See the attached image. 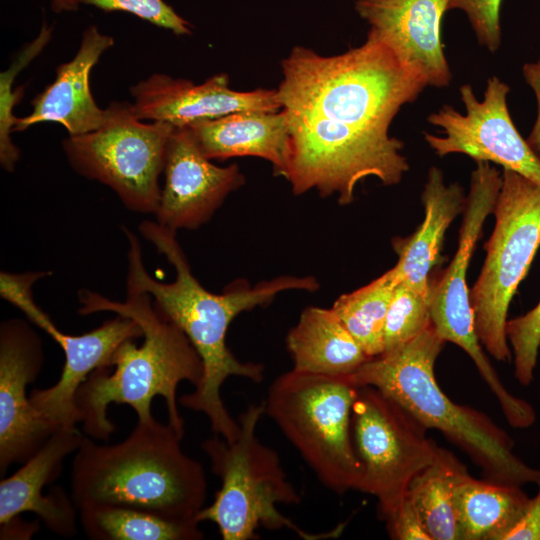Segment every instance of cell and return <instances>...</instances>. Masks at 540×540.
Here are the masks:
<instances>
[{"instance_id": "7a4b0ae2", "label": "cell", "mask_w": 540, "mask_h": 540, "mask_svg": "<svg viewBox=\"0 0 540 540\" xmlns=\"http://www.w3.org/2000/svg\"><path fill=\"white\" fill-rule=\"evenodd\" d=\"M122 229L129 243L126 286L148 293L156 310L184 332L203 363L200 382L193 392L180 397V404L205 414L214 434L234 441L240 425L225 407L221 387L231 376L260 383L264 367L260 363L241 362L232 354L226 345L231 322L244 311L269 304L284 291H316L318 281L312 276H280L251 286L238 279L220 294L209 292L194 277L176 232L156 221L145 220L139 225L142 237L166 257L176 273L173 282H160L144 267L138 237L128 228Z\"/></svg>"}, {"instance_id": "9c48e42d", "label": "cell", "mask_w": 540, "mask_h": 540, "mask_svg": "<svg viewBox=\"0 0 540 540\" xmlns=\"http://www.w3.org/2000/svg\"><path fill=\"white\" fill-rule=\"evenodd\" d=\"M174 126L143 123L128 102H112L106 119L96 130L70 136L63 149L80 175L110 187L131 211L158 209L168 138Z\"/></svg>"}, {"instance_id": "603a6c76", "label": "cell", "mask_w": 540, "mask_h": 540, "mask_svg": "<svg viewBox=\"0 0 540 540\" xmlns=\"http://www.w3.org/2000/svg\"><path fill=\"white\" fill-rule=\"evenodd\" d=\"M529 500L521 486L480 480L466 471L454 491L458 540H503Z\"/></svg>"}, {"instance_id": "3957f363", "label": "cell", "mask_w": 540, "mask_h": 540, "mask_svg": "<svg viewBox=\"0 0 540 540\" xmlns=\"http://www.w3.org/2000/svg\"><path fill=\"white\" fill-rule=\"evenodd\" d=\"M81 315L113 312L134 319L142 328L143 342L124 341L115 351L112 367L98 368L80 386L75 404L84 434L109 440L115 425L108 418L111 403L132 407L138 420L153 418L151 403L155 396L165 400L168 423L184 435V421L177 406L176 391L182 381L196 386L203 375V363L184 332L163 317L152 297L126 286L125 301H114L88 289L78 292Z\"/></svg>"}, {"instance_id": "9a60e30c", "label": "cell", "mask_w": 540, "mask_h": 540, "mask_svg": "<svg viewBox=\"0 0 540 540\" xmlns=\"http://www.w3.org/2000/svg\"><path fill=\"white\" fill-rule=\"evenodd\" d=\"M26 317L53 338L65 355L58 381L51 387L33 390L30 402L57 429L76 427L80 422L75 404L78 389L96 369L111 368L117 348L126 340L143 336L142 328L134 319L116 314L88 333L65 334L37 304Z\"/></svg>"}, {"instance_id": "cb8c5ba5", "label": "cell", "mask_w": 540, "mask_h": 540, "mask_svg": "<svg viewBox=\"0 0 540 540\" xmlns=\"http://www.w3.org/2000/svg\"><path fill=\"white\" fill-rule=\"evenodd\" d=\"M466 471L451 451L438 447L434 461L411 480L406 495L418 509L431 540H458L454 491Z\"/></svg>"}, {"instance_id": "f1b7e54d", "label": "cell", "mask_w": 540, "mask_h": 540, "mask_svg": "<svg viewBox=\"0 0 540 540\" xmlns=\"http://www.w3.org/2000/svg\"><path fill=\"white\" fill-rule=\"evenodd\" d=\"M506 335L513 354L515 378L528 386L534 377L540 348V300L526 314L507 320Z\"/></svg>"}, {"instance_id": "4dcf8cb0", "label": "cell", "mask_w": 540, "mask_h": 540, "mask_svg": "<svg viewBox=\"0 0 540 540\" xmlns=\"http://www.w3.org/2000/svg\"><path fill=\"white\" fill-rule=\"evenodd\" d=\"M501 2L502 0H449L448 10L464 11L479 44L493 53L501 44Z\"/></svg>"}, {"instance_id": "ac0fdd59", "label": "cell", "mask_w": 540, "mask_h": 540, "mask_svg": "<svg viewBox=\"0 0 540 540\" xmlns=\"http://www.w3.org/2000/svg\"><path fill=\"white\" fill-rule=\"evenodd\" d=\"M84 434L76 427L61 428L11 476L0 482V524L31 512L54 534L70 538L77 532L76 506L60 486L46 495L43 487L61 473L65 458L75 453Z\"/></svg>"}, {"instance_id": "f546056e", "label": "cell", "mask_w": 540, "mask_h": 540, "mask_svg": "<svg viewBox=\"0 0 540 540\" xmlns=\"http://www.w3.org/2000/svg\"><path fill=\"white\" fill-rule=\"evenodd\" d=\"M96 6L106 12L125 11L154 25L171 30L176 35L191 34L189 22L179 16L163 0H75Z\"/></svg>"}, {"instance_id": "30bf717a", "label": "cell", "mask_w": 540, "mask_h": 540, "mask_svg": "<svg viewBox=\"0 0 540 540\" xmlns=\"http://www.w3.org/2000/svg\"><path fill=\"white\" fill-rule=\"evenodd\" d=\"M352 427L362 465L358 491L377 499L386 521L405 499L414 476L434 461L439 446L416 418L370 385L357 386Z\"/></svg>"}, {"instance_id": "7c38bea8", "label": "cell", "mask_w": 540, "mask_h": 540, "mask_svg": "<svg viewBox=\"0 0 540 540\" xmlns=\"http://www.w3.org/2000/svg\"><path fill=\"white\" fill-rule=\"evenodd\" d=\"M510 87L498 77L487 80L479 101L470 84L460 87L466 114L443 105L427 120L443 136L424 132V139L439 157L459 153L476 162L495 163L540 185V158L515 127L507 106Z\"/></svg>"}, {"instance_id": "44dd1931", "label": "cell", "mask_w": 540, "mask_h": 540, "mask_svg": "<svg viewBox=\"0 0 540 540\" xmlns=\"http://www.w3.org/2000/svg\"><path fill=\"white\" fill-rule=\"evenodd\" d=\"M421 201L424 220L419 228L407 237L392 239V247L398 256L392 269L399 283L429 293L430 272L439 261L447 229L464 210L466 196L458 183L446 185L442 171L431 167Z\"/></svg>"}, {"instance_id": "d590c367", "label": "cell", "mask_w": 540, "mask_h": 540, "mask_svg": "<svg viewBox=\"0 0 540 540\" xmlns=\"http://www.w3.org/2000/svg\"><path fill=\"white\" fill-rule=\"evenodd\" d=\"M51 3L55 12L74 11L78 8L75 0H51Z\"/></svg>"}, {"instance_id": "e575fe53", "label": "cell", "mask_w": 540, "mask_h": 540, "mask_svg": "<svg viewBox=\"0 0 540 540\" xmlns=\"http://www.w3.org/2000/svg\"><path fill=\"white\" fill-rule=\"evenodd\" d=\"M20 516L0 524V539H30L39 528V522H25Z\"/></svg>"}, {"instance_id": "ba28073f", "label": "cell", "mask_w": 540, "mask_h": 540, "mask_svg": "<svg viewBox=\"0 0 540 540\" xmlns=\"http://www.w3.org/2000/svg\"><path fill=\"white\" fill-rule=\"evenodd\" d=\"M481 272L469 290L477 337L497 361H508L509 305L540 246V185L503 169Z\"/></svg>"}, {"instance_id": "1f68e13d", "label": "cell", "mask_w": 540, "mask_h": 540, "mask_svg": "<svg viewBox=\"0 0 540 540\" xmlns=\"http://www.w3.org/2000/svg\"><path fill=\"white\" fill-rule=\"evenodd\" d=\"M385 522L392 539L431 540L418 509L407 495Z\"/></svg>"}, {"instance_id": "2e32d148", "label": "cell", "mask_w": 540, "mask_h": 540, "mask_svg": "<svg viewBox=\"0 0 540 540\" xmlns=\"http://www.w3.org/2000/svg\"><path fill=\"white\" fill-rule=\"evenodd\" d=\"M130 93L139 119L165 122L175 127L236 112L281 110L276 90L235 91L229 87L226 74L214 75L202 84L153 74L132 86Z\"/></svg>"}, {"instance_id": "4fadbf2b", "label": "cell", "mask_w": 540, "mask_h": 540, "mask_svg": "<svg viewBox=\"0 0 540 540\" xmlns=\"http://www.w3.org/2000/svg\"><path fill=\"white\" fill-rule=\"evenodd\" d=\"M44 363L41 339L21 318L0 325V475L30 459L56 432L32 406L26 387Z\"/></svg>"}, {"instance_id": "ffe728a7", "label": "cell", "mask_w": 540, "mask_h": 540, "mask_svg": "<svg viewBox=\"0 0 540 540\" xmlns=\"http://www.w3.org/2000/svg\"><path fill=\"white\" fill-rule=\"evenodd\" d=\"M210 160L254 156L269 161L275 175H288L289 128L283 110L236 112L187 126Z\"/></svg>"}, {"instance_id": "52a82bcc", "label": "cell", "mask_w": 540, "mask_h": 540, "mask_svg": "<svg viewBox=\"0 0 540 540\" xmlns=\"http://www.w3.org/2000/svg\"><path fill=\"white\" fill-rule=\"evenodd\" d=\"M357 386L348 376L290 370L270 385L267 414L318 480L342 495L359 487L362 465L351 438Z\"/></svg>"}, {"instance_id": "8fae6325", "label": "cell", "mask_w": 540, "mask_h": 540, "mask_svg": "<svg viewBox=\"0 0 540 540\" xmlns=\"http://www.w3.org/2000/svg\"><path fill=\"white\" fill-rule=\"evenodd\" d=\"M502 175L490 162L478 161L470 177L457 251L442 276L431 283V319L438 335L459 346L474 362L480 376L496 397L504 417L516 420L526 411L527 401L513 395L483 350L474 325L466 274L486 218L493 212Z\"/></svg>"}, {"instance_id": "83f0119b", "label": "cell", "mask_w": 540, "mask_h": 540, "mask_svg": "<svg viewBox=\"0 0 540 540\" xmlns=\"http://www.w3.org/2000/svg\"><path fill=\"white\" fill-rule=\"evenodd\" d=\"M51 29L43 26L39 36L21 53L11 67L1 73V104H0V162L8 172L14 170L19 159L20 151L13 144L10 134L13 131L17 117L12 114L14 104L20 100L23 89L12 91L11 86L15 75L26 66L44 47L50 38Z\"/></svg>"}, {"instance_id": "836d02e7", "label": "cell", "mask_w": 540, "mask_h": 540, "mask_svg": "<svg viewBox=\"0 0 540 540\" xmlns=\"http://www.w3.org/2000/svg\"><path fill=\"white\" fill-rule=\"evenodd\" d=\"M522 72L537 101V118L526 141L533 152L540 158V59L536 62L524 64Z\"/></svg>"}, {"instance_id": "8992f818", "label": "cell", "mask_w": 540, "mask_h": 540, "mask_svg": "<svg viewBox=\"0 0 540 540\" xmlns=\"http://www.w3.org/2000/svg\"><path fill=\"white\" fill-rule=\"evenodd\" d=\"M263 415L264 401L251 404L239 416L240 430L234 441L228 442L215 434L202 442V450L221 486L214 501L198 512L197 520L215 523L223 540L257 539L259 526L269 530L288 529L303 540L338 536L344 525L314 534L278 510V504H299L301 496L288 480L278 453L256 435Z\"/></svg>"}, {"instance_id": "d4e9b609", "label": "cell", "mask_w": 540, "mask_h": 540, "mask_svg": "<svg viewBox=\"0 0 540 540\" xmlns=\"http://www.w3.org/2000/svg\"><path fill=\"white\" fill-rule=\"evenodd\" d=\"M80 525L92 540H201L199 522L174 521L146 511L113 505L79 510Z\"/></svg>"}, {"instance_id": "6da1fadb", "label": "cell", "mask_w": 540, "mask_h": 540, "mask_svg": "<svg viewBox=\"0 0 540 540\" xmlns=\"http://www.w3.org/2000/svg\"><path fill=\"white\" fill-rule=\"evenodd\" d=\"M282 74L276 91L288 122L286 180L295 195L315 189L348 205L367 177L384 185L402 180L409 163L389 127L428 84L386 44L368 32L363 44L334 56L296 46Z\"/></svg>"}, {"instance_id": "277c9868", "label": "cell", "mask_w": 540, "mask_h": 540, "mask_svg": "<svg viewBox=\"0 0 540 540\" xmlns=\"http://www.w3.org/2000/svg\"><path fill=\"white\" fill-rule=\"evenodd\" d=\"M182 438L171 424L154 417L138 420L116 444H98L84 436L72 461L76 508L113 505L174 521H198L207 480L201 463L183 451Z\"/></svg>"}, {"instance_id": "5b68a950", "label": "cell", "mask_w": 540, "mask_h": 540, "mask_svg": "<svg viewBox=\"0 0 540 540\" xmlns=\"http://www.w3.org/2000/svg\"><path fill=\"white\" fill-rule=\"evenodd\" d=\"M445 344L433 325L391 352L369 358L349 378L397 402L427 429H436L464 451L487 480L523 486L540 482L513 451L514 441L488 415L452 401L438 385L434 367Z\"/></svg>"}, {"instance_id": "5bb4252c", "label": "cell", "mask_w": 540, "mask_h": 540, "mask_svg": "<svg viewBox=\"0 0 540 540\" xmlns=\"http://www.w3.org/2000/svg\"><path fill=\"white\" fill-rule=\"evenodd\" d=\"M164 187L156 222L170 230H194L210 220L245 178L236 164L220 167L200 150L187 126L173 128L167 142Z\"/></svg>"}, {"instance_id": "d6a6232c", "label": "cell", "mask_w": 540, "mask_h": 540, "mask_svg": "<svg viewBox=\"0 0 540 540\" xmlns=\"http://www.w3.org/2000/svg\"><path fill=\"white\" fill-rule=\"evenodd\" d=\"M537 485V494L530 498L523 516L503 540H540V482Z\"/></svg>"}, {"instance_id": "e0dca14e", "label": "cell", "mask_w": 540, "mask_h": 540, "mask_svg": "<svg viewBox=\"0 0 540 540\" xmlns=\"http://www.w3.org/2000/svg\"><path fill=\"white\" fill-rule=\"evenodd\" d=\"M449 0H356L355 9L369 32L386 44L428 86L450 84L452 73L443 51L441 22Z\"/></svg>"}, {"instance_id": "484cf974", "label": "cell", "mask_w": 540, "mask_h": 540, "mask_svg": "<svg viewBox=\"0 0 540 540\" xmlns=\"http://www.w3.org/2000/svg\"><path fill=\"white\" fill-rule=\"evenodd\" d=\"M397 283L391 268L369 284L342 294L331 308L370 358L384 351L385 321Z\"/></svg>"}, {"instance_id": "4316f807", "label": "cell", "mask_w": 540, "mask_h": 540, "mask_svg": "<svg viewBox=\"0 0 540 540\" xmlns=\"http://www.w3.org/2000/svg\"><path fill=\"white\" fill-rule=\"evenodd\" d=\"M431 325V291L421 293L398 282L387 311L383 353L406 345Z\"/></svg>"}, {"instance_id": "7402d4cb", "label": "cell", "mask_w": 540, "mask_h": 540, "mask_svg": "<svg viewBox=\"0 0 540 540\" xmlns=\"http://www.w3.org/2000/svg\"><path fill=\"white\" fill-rule=\"evenodd\" d=\"M286 346L300 372L348 376L370 358L331 308H305Z\"/></svg>"}, {"instance_id": "d6986e66", "label": "cell", "mask_w": 540, "mask_h": 540, "mask_svg": "<svg viewBox=\"0 0 540 540\" xmlns=\"http://www.w3.org/2000/svg\"><path fill=\"white\" fill-rule=\"evenodd\" d=\"M113 44L111 36L102 34L96 26L88 27L74 58L58 66L54 82L32 100L29 115L16 119L13 131L45 121L62 124L70 136L98 129L106 119V109L95 103L89 77L101 55Z\"/></svg>"}]
</instances>
